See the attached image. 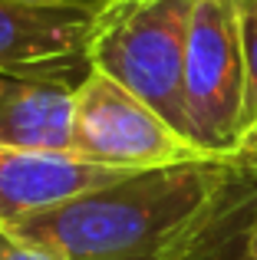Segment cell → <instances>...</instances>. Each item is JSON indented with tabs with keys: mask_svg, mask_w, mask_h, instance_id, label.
Wrapping results in <instances>:
<instances>
[{
	"mask_svg": "<svg viewBox=\"0 0 257 260\" xmlns=\"http://www.w3.org/2000/svg\"><path fill=\"white\" fill-rule=\"evenodd\" d=\"M231 175V158L139 168L4 228L63 260H165Z\"/></svg>",
	"mask_w": 257,
	"mask_h": 260,
	"instance_id": "obj_1",
	"label": "cell"
},
{
	"mask_svg": "<svg viewBox=\"0 0 257 260\" xmlns=\"http://www.w3.org/2000/svg\"><path fill=\"white\" fill-rule=\"evenodd\" d=\"M191 10L195 0H122L103 17L92 43V70L148 102L188 142L185 53Z\"/></svg>",
	"mask_w": 257,
	"mask_h": 260,
	"instance_id": "obj_2",
	"label": "cell"
},
{
	"mask_svg": "<svg viewBox=\"0 0 257 260\" xmlns=\"http://www.w3.org/2000/svg\"><path fill=\"white\" fill-rule=\"evenodd\" d=\"M247 70L231 0H195L185 53V115L191 142L231 158L244 135Z\"/></svg>",
	"mask_w": 257,
	"mask_h": 260,
	"instance_id": "obj_3",
	"label": "cell"
},
{
	"mask_svg": "<svg viewBox=\"0 0 257 260\" xmlns=\"http://www.w3.org/2000/svg\"><path fill=\"white\" fill-rule=\"evenodd\" d=\"M73 155L92 165L128 172L211 158L181 132H175L148 102L99 70H92L76 89Z\"/></svg>",
	"mask_w": 257,
	"mask_h": 260,
	"instance_id": "obj_4",
	"label": "cell"
},
{
	"mask_svg": "<svg viewBox=\"0 0 257 260\" xmlns=\"http://www.w3.org/2000/svg\"><path fill=\"white\" fill-rule=\"evenodd\" d=\"M103 17L0 0V76L56 79L79 89L92 73V43Z\"/></svg>",
	"mask_w": 257,
	"mask_h": 260,
	"instance_id": "obj_5",
	"label": "cell"
},
{
	"mask_svg": "<svg viewBox=\"0 0 257 260\" xmlns=\"http://www.w3.org/2000/svg\"><path fill=\"white\" fill-rule=\"evenodd\" d=\"M122 175H128V168L92 165L73 152H23L0 145V224L50 211Z\"/></svg>",
	"mask_w": 257,
	"mask_h": 260,
	"instance_id": "obj_6",
	"label": "cell"
},
{
	"mask_svg": "<svg viewBox=\"0 0 257 260\" xmlns=\"http://www.w3.org/2000/svg\"><path fill=\"white\" fill-rule=\"evenodd\" d=\"M76 89L56 79L0 76V145L23 152H73Z\"/></svg>",
	"mask_w": 257,
	"mask_h": 260,
	"instance_id": "obj_7",
	"label": "cell"
},
{
	"mask_svg": "<svg viewBox=\"0 0 257 260\" xmlns=\"http://www.w3.org/2000/svg\"><path fill=\"white\" fill-rule=\"evenodd\" d=\"M238 13V33L247 70V99H244V132L257 122V0H231Z\"/></svg>",
	"mask_w": 257,
	"mask_h": 260,
	"instance_id": "obj_8",
	"label": "cell"
},
{
	"mask_svg": "<svg viewBox=\"0 0 257 260\" xmlns=\"http://www.w3.org/2000/svg\"><path fill=\"white\" fill-rule=\"evenodd\" d=\"M0 260H63V257H56L53 250L40 247L33 241H23L10 228L0 224Z\"/></svg>",
	"mask_w": 257,
	"mask_h": 260,
	"instance_id": "obj_9",
	"label": "cell"
},
{
	"mask_svg": "<svg viewBox=\"0 0 257 260\" xmlns=\"http://www.w3.org/2000/svg\"><path fill=\"white\" fill-rule=\"evenodd\" d=\"M30 7H53V10H86V13H109L122 0H20Z\"/></svg>",
	"mask_w": 257,
	"mask_h": 260,
	"instance_id": "obj_10",
	"label": "cell"
},
{
	"mask_svg": "<svg viewBox=\"0 0 257 260\" xmlns=\"http://www.w3.org/2000/svg\"><path fill=\"white\" fill-rule=\"evenodd\" d=\"M231 161L241 168H251V172H257V122L251 128H247L244 135H241L238 148L231 152Z\"/></svg>",
	"mask_w": 257,
	"mask_h": 260,
	"instance_id": "obj_11",
	"label": "cell"
},
{
	"mask_svg": "<svg viewBox=\"0 0 257 260\" xmlns=\"http://www.w3.org/2000/svg\"><path fill=\"white\" fill-rule=\"evenodd\" d=\"M251 257L257 260V221H254V234H251Z\"/></svg>",
	"mask_w": 257,
	"mask_h": 260,
	"instance_id": "obj_12",
	"label": "cell"
}]
</instances>
